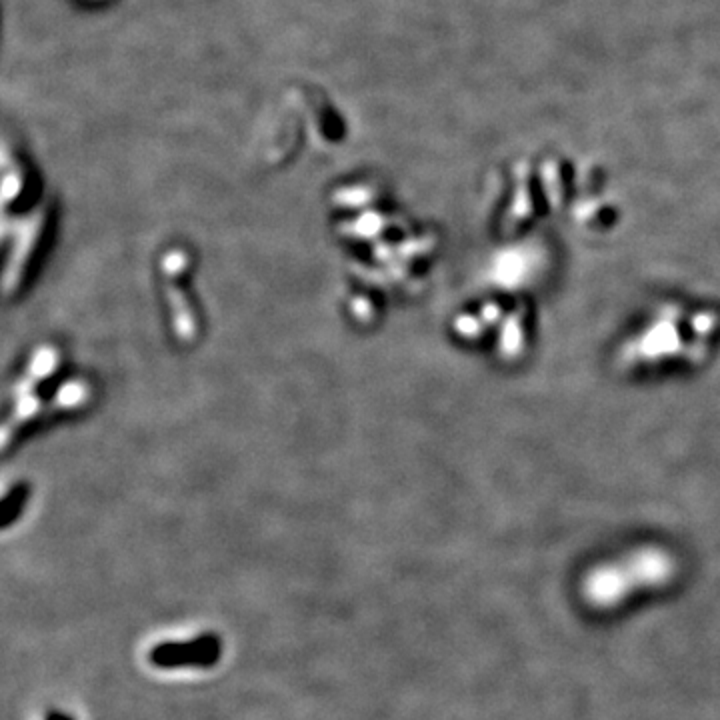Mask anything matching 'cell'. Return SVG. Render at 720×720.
<instances>
[{
    "label": "cell",
    "instance_id": "cell-1",
    "mask_svg": "<svg viewBox=\"0 0 720 720\" xmlns=\"http://www.w3.org/2000/svg\"><path fill=\"white\" fill-rule=\"evenodd\" d=\"M672 566L658 552L636 554L626 564H612L596 570L584 580V600L594 608H612L626 600L632 590L660 586L670 578Z\"/></svg>",
    "mask_w": 720,
    "mask_h": 720
},
{
    "label": "cell",
    "instance_id": "cell-2",
    "mask_svg": "<svg viewBox=\"0 0 720 720\" xmlns=\"http://www.w3.org/2000/svg\"><path fill=\"white\" fill-rule=\"evenodd\" d=\"M222 658V640L206 632L186 642H162L150 648L148 662L156 668H212Z\"/></svg>",
    "mask_w": 720,
    "mask_h": 720
},
{
    "label": "cell",
    "instance_id": "cell-3",
    "mask_svg": "<svg viewBox=\"0 0 720 720\" xmlns=\"http://www.w3.org/2000/svg\"><path fill=\"white\" fill-rule=\"evenodd\" d=\"M46 720H74V718L68 716V714H62V712H50V714L46 716Z\"/></svg>",
    "mask_w": 720,
    "mask_h": 720
}]
</instances>
